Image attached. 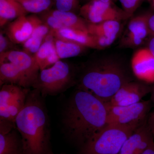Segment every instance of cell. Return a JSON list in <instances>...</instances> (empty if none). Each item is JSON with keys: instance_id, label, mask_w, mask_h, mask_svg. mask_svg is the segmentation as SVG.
Here are the masks:
<instances>
[{"instance_id": "ffe728a7", "label": "cell", "mask_w": 154, "mask_h": 154, "mask_svg": "<svg viewBox=\"0 0 154 154\" xmlns=\"http://www.w3.org/2000/svg\"><path fill=\"white\" fill-rule=\"evenodd\" d=\"M54 42L60 59L68 58L79 56L85 51L87 48L75 42L58 36H54Z\"/></svg>"}, {"instance_id": "e0dca14e", "label": "cell", "mask_w": 154, "mask_h": 154, "mask_svg": "<svg viewBox=\"0 0 154 154\" xmlns=\"http://www.w3.org/2000/svg\"><path fill=\"white\" fill-rule=\"evenodd\" d=\"M13 84L25 88H30L19 69L8 61L0 63V85Z\"/></svg>"}, {"instance_id": "ba28073f", "label": "cell", "mask_w": 154, "mask_h": 154, "mask_svg": "<svg viewBox=\"0 0 154 154\" xmlns=\"http://www.w3.org/2000/svg\"><path fill=\"white\" fill-rule=\"evenodd\" d=\"M0 61L10 62L17 67L25 78L29 88L32 87L40 71L34 55L25 51H8L0 54Z\"/></svg>"}, {"instance_id": "484cf974", "label": "cell", "mask_w": 154, "mask_h": 154, "mask_svg": "<svg viewBox=\"0 0 154 154\" xmlns=\"http://www.w3.org/2000/svg\"><path fill=\"white\" fill-rule=\"evenodd\" d=\"M39 18L44 24L49 27L51 32H55L62 28H66L62 22L51 14L48 10L41 13Z\"/></svg>"}, {"instance_id": "7a4b0ae2", "label": "cell", "mask_w": 154, "mask_h": 154, "mask_svg": "<svg viewBox=\"0 0 154 154\" xmlns=\"http://www.w3.org/2000/svg\"><path fill=\"white\" fill-rule=\"evenodd\" d=\"M43 98L36 89L30 90L25 106L15 120L25 154H48L52 152L49 119Z\"/></svg>"}, {"instance_id": "30bf717a", "label": "cell", "mask_w": 154, "mask_h": 154, "mask_svg": "<svg viewBox=\"0 0 154 154\" xmlns=\"http://www.w3.org/2000/svg\"><path fill=\"white\" fill-rule=\"evenodd\" d=\"M147 16L148 14L139 15L129 21L120 40L121 47L134 48L143 43L150 35L147 24Z\"/></svg>"}, {"instance_id": "9a60e30c", "label": "cell", "mask_w": 154, "mask_h": 154, "mask_svg": "<svg viewBox=\"0 0 154 154\" xmlns=\"http://www.w3.org/2000/svg\"><path fill=\"white\" fill-rule=\"evenodd\" d=\"M34 55L40 71L59 60L54 44V36L51 32Z\"/></svg>"}, {"instance_id": "6da1fadb", "label": "cell", "mask_w": 154, "mask_h": 154, "mask_svg": "<svg viewBox=\"0 0 154 154\" xmlns=\"http://www.w3.org/2000/svg\"><path fill=\"white\" fill-rule=\"evenodd\" d=\"M107 117L105 102L78 89L65 106L62 123L67 137L82 147L107 125Z\"/></svg>"}, {"instance_id": "d590c367", "label": "cell", "mask_w": 154, "mask_h": 154, "mask_svg": "<svg viewBox=\"0 0 154 154\" xmlns=\"http://www.w3.org/2000/svg\"><path fill=\"white\" fill-rule=\"evenodd\" d=\"M152 101L154 104V86L153 88H152Z\"/></svg>"}, {"instance_id": "8d00e7d4", "label": "cell", "mask_w": 154, "mask_h": 154, "mask_svg": "<svg viewBox=\"0 0 154 154\" xmlns=\"http://www.w3.org/2000/svg\"><path fill=\"white\" fill-rule=\"evenodd\" d=\"M48 154H55L54 153H53L52 152H51L50 153Z\"/></svg>"}, {"instance_id": "9c48e42d", "label": "cell", "mask_w": 154, "mask_h": 154, "mask_svg": "<svg viewBox=\"0 0 154 154\" xmlns=\"http://www.w3.org/2000/svg\"><path fill=\"white\" fill-rule=\"evenodd\" d=\"M152 88L146 84L131 81L121 87L106 105L111 106H125L140 102L152 92Z\"/></svg>"}, {"instance_id": "7402d4cb", "label": "cell", "mask_w": 154, "mask_h": 154, "mask_svg": "<svg viewBox=\"0 0 154 154\" xmlns=\"http://www.w3.org/2000/svg\"><path fill=\"white\" fill-rule=\"evenodd\" d=\"M50 32V28L43 22L37 26L30 37L22 44L25 51L36 53Z\"/></svg>"}, {"instance_id": "5bb4252c", "label": "cell", "mask_w": 154, "mask_h": 154, "mask_svg": "<svg viewBox=\"0 0 154 154\" xmlns=\"http://www.w3.org/2000/svg\"><path fill=\"white\" fill-rule=\"evenodd\" d=\"M133 73L139 79L146 82H154V56L148 48L137 50L131 60Z\"/></svg>"}, {"instance_id": "4dcf8cb0", "label": "cell", "mask_w": 154, "mask_h": 154, "mask_svg": "<svg viewBox=\"0 0 154 154\" xmlns=\"http://www.w3.org/2000/svg\"><path fill=\"white\" fill-rule=\"evenodd\" d=\"M147 124L154 137V110L149 114L147 119Z\"/></svg>"}, {"instance_id": "83f0119b", "label": "cell", "mask_w": 154, "mask_h": 154, "mask_svg": "<svg viewBox=\"0 0 154 154\" xmlns=\"http://www.w3.org/2000/svg\"><path fill=\"white\" fill-rule=\"evenodd\" d=\"M144 1L145 0H119L123 11L131 17Z\"/></svg>"}, {"instance_id": "8fae6325", "label": "cell", "mask_w": 154, "mask_h": 154, "mask_svg": "<svg viewBox=\"0 0 154 154\" xmlns=\"http://www.w3.org/2000/svg\"><path fill=\"white\" fill-rule=\"evenodd\" d=\"M42 23L39 17L36 15L22 16L9 24L6 34L13 43L23 44L30 37L35 28Z\"/></svg>"}, {"instance_id": "1f68e13d", "label": "cell", "mask_w": 154, "mask_h": 154, "mask_svg": "<svg viewBox=\"0 0 154 154\" xmlns=\"http://www.w3.org/2000/svg\"><path fill=\"white\" fill-rule=\"evenodd\" d=\"M148 49L149 50L152 54L154 56V36L150 39L148 43Z\"/></svg>"}, {"instance_id": "d4e9b609", "label": "cell", "mask_w": 154, "mask_h": 154, "mask_svg": "<svg viewBox=\"0 0 154 154\" xmlns=\"http://www.w3.org/2000/svg\"><path fill=\"white\" fill-rule=\"evenodd\" d=\"M28 13L41 14L50 10L51 0H16Z\"/></svg>"}, {"instance_id": "ac0fdd59", "label": "cell", "mask_w": 154, "mask_h": 154, "mask_svg": "<svg viewBox=\"0 0 154 154\" xmlns=\"http://www.w3.org/2000/svg\"><path fill=\"white\" fill-rule=\"evenodd\" d=\"M51 33L54 36L75 42L87 48L98 49L94 36L88 32L69 28H63Z\"/></svg>"}, {"instance_id": "4316f807", "label": "cell", "mask_w": 154, "mask_h": 154, "mask_svg": "<svg viewBox=\"0 0 154 154\" xmlns=\"http://www.w3.org/2000/svg\"><path fill=\"white\" fill-rule=\"evenodd\" d=\"M56 10L75 13L79 9L80 0H54ZM80 10V9H79Z\"/></svg>"}, {"instance_id": "3957f363", "label": "cell", "mask_w": 154, "mask_h": 154, "mask_svg": "<svg viewBox=\"0 0 154 154\" xmlns=\"http://www.w3.org/2000/svg\"><path fill=\"white\" fill-rule=\"evenodd\" d=\"M132 81L124 64L106 58L84 69L78 81V89L89 92L107 103L124 84Z\"/></svg>"}, {"instance_id": "cb8c5ba5", "label": "cell", "mask_w": 154, "mask_h": 154, "mask_svg": "<svg viewBox=\"0 0 154 154\" xmlns=\"http://www.w3.org/2000/svg\"><path fill=\"white\" fill-rule=\"evenodd\" d=\"M28 93L20 96L6 107H0V119L15 122L17 116L25 106Z\"/></svg>"}, {"instance_id": "2e32d148", "label": "cell", "mask_w": 154, "mask_h": 154, "mask_svg": "<svg viewBox=\"0 0 154 154\" xmlns=\"http://www.w3.org/2000/svg\"><path fill=\"white\" fill-rule=\"evenodd\" d=\"M0 154H25L22 137L17 128L0 133Z\"/></svg>"}, {"instance_id": "44dd1931", "label": "cell", "mask_w": 154, "mask_h": 154, "mask_svg": "<svg viewBox=\"0 0 154 154\" xmlns=\"http://www.w3.org/2000/svg\"><path fill=\"white\" fill-rule=\"evenodd\" d=\"M49 13L60 20L66 28L88 32V22L74 13L56 10H49Z\"/></svg>"}, {"instance_id": "8992f818", "label": "cell", "mask_w": 154, "mask_h": 154, "mask_svg": "<svg viewBox=\"0 0 154 154\" xmlns=\"http://www.w3.org/2000/svg\"><path fill=\"white\" fill-rule=\"evenodd\" d=\"M152 103V100H147L125 106H111L106 104L107 124L139 126L148 118Z\"/></svg>"}, {"instance_id": "836d02e7", "label": "cell", "mask_w": 154, "mask_h": 154, "mask_svg": "<svg viewBox=\"0 0 154 154\" xmlns=\"http://www.w3.org/2000/svg\"><path fill=\"white\" fill-rule=\"evenodd\" d=\"M84 1L85 4L90 2V1H93V0H83ZM101 2H103L110 3V4H114L115 2L117 0H99Z\"/></svg>"}, {"instance_id": "5b68a950", "label": "cell", "mask_w": 154, "mask_h": 154, "mask_svg": "<svg viewBox=\"0 0 154 154\" xmlns=\"http://www.w3.org/2000/svg\"><path fill=\"white\" fill-rule=\"evenodd\" d=\"M76 82L75 74L71 67L59 60L51 67L40 71L32 88L45 98L61 94Z\"/></svg>"}, {"instance_id": "d6a6232c", "label": "cell", "mask_w": 154, "mask_h": 154, "mask_svg": "<svg viewBox=\"0 0 154 154\" xmlns=\"http://www.w3.org/2000/svg\"><path fill=\"white\" fill-rule=\"evenodd\" d=\"M142 154H154V143Z\"/></svg>"}, {"instance_id": "277c9868", "label": "cell", "mask_w": 154, "mask_h": 154, "mask_svg": "<svg viewBox=\"0 0 154 154\" xmlns=\"http://www.w3.org/2000/svg\"><path fill=\"white\" fill-rule=\"evenodd\" d=\"M139 126L107 124L81 147L80 154H118L125 140Z\"/></svg>"}, {"instance_id": "f1b7e54d", "label": "cell", "mask_w": 154, "mask_h": 154, "mask_svg": "<svg viewBox=\"0 0 154 154\" xmlns=\"http://www.w3.org/2000/svg\"><path fill=\"white\" fill-rule=\"evenodd\" d=\"M147 24L149 35L154 36V14H148Z\"/></svg>"}, {"instance_id": "e575fe53", "label": "cell", "mask_w": 154, "mask_h": 154, "mask_svg": "<svg viewBox=\"0 0 154 154\" xmlns=\"http://www.w3.org/2000/svg\"><path fill=\"white\" fill-rule=\"evenodd\" d=\"M150 5L152 9L154 11V0H147Z\"/></svg>"}, {"instance_id": "4fadbf2b", "label": "cell", "mask_w": 154, "mask_h": 154, "mask_svg": "<svg viewBox=\"0 0 154 154\" xmlns=\"http://www.w3.org/2000/svg\"><path fill=\"white\" fill-rule=\"evenodd\" d=\"M121 29V22L117 20H109L99 24L88 23V33L94 36L99 49L113 44Z\"/></svg>"}, {"instance_id": "7c38bea8", "label": "cell", "mask_w": 154, "mask_h": 154, "mask_svg": "<svg viewBox=\"0 0 154 154\" xmlns=\"http://www.w3.org/2000/svg\"><path fill=\"white\" fill-rule=\"evenodd\" d=\"M147 119L128 138L118 154H142L154 143Z\"/></svg>"}, {"instance_id": "f546056e", "label": "cell", "mask_w": 154, "mask_h": 154, "mask_svg": "<svg viewBox=\"0 0 154 154\" xmlns=\"http://www.w3.org/2000/svg\"><path fill=\"white\" fill-rule=\"evenodd\" d=\"M8 45V40L2 32L0 34V54L7 51Z\"/></svg>"}, {"instance_id": "d6986e66", "label": "cell", "mask_w": 154, "mask_h": 154, "mask_svg": "<svg viewBox=\"0 0 154 154\" xmlns=\"http://www.w3.org/2000/svg\"><path fill=\"white\" fill-rule=\"evenodd\" d=\"M28 13L16 0H0V26L2 27L9 21L22 16H27Z\"/></svg>"}, {"instance_id": "603a6c76", "label": "cell", "mask_w": 154, "mask_h": 154, "mask_svg": "<svg viewBox=\"0 0 154 154\" xmlns=\"http://www.w3.org/2000/svg\"><path fill=\"white\" fill-rule=\"evenodd\" d=\"M0 91V107H5L23 94L30 91L25 88L13 84H5L1 86Z\"/></svg>"}, {"instance_id": "52a82bcc", "label": "cell", "mask_w": 154, "mask_h": 154, "mask_svg": "<svg viewBox=\"0 0 154 154\" xmlns=\"http://www.w3.org/2000/svg\"><path fill=\"white\" fill-rule=\"evenodd\" d=\"M80 16L88 23L99 24L109 20L121 21L131 16L123 10L119 9L114 4L93 0L84 4L79 10Z\"/></svg>"}]
</instances>
